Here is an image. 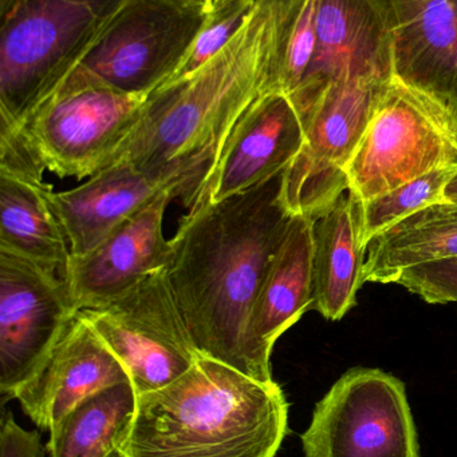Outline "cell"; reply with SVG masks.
<instances>
[{
	"label": "cell",
	"instance_id": "5b68a950",
	"mask_svg": "<svg viewBox=\"0 0 457 457\" xmlns=\"http://www.w3.org/2000/svg\"><path fill=\"white\" fill-rule=\"evenodd\" d=\"M212 10L209 0H126L70 75L149 96L176 74Z\"/></svg>",
	"mask_w": 457,
	"mask_h": 457
},
{
	"label": "cell",
	"instance_id": "ac0fdd59",
	"mask_svg": "<svg viewBox=\"0 0 457 457\" xmlns=\"http://www.w3.org/2000/svg\"><path fill=\"white\" fill-rule=\"evenodd\" d=\"M313 219L294 216L266 271L254 332L268 359L279 337L313 306Z\"/></svg>",
	"mask_w": 457,
	"mask_h": 457
},
{
	"label": "cell",
	"instance_id": "9c48e42d",
	"mask_svg": "<svg viewBox=\"0 0 457 457\" xmlns=\"http://www.w3.org/2000/svg\"><path fill=\"white\" fill-rule=\"evenodd\" d=\"M300 440L305 457H420L404 383L372 368L332 386Z\"/></svg>",
	"mask_w": 457,
	"mask_h": 457
},
{
	"label": "cell",
	"instance_id": "ffe728a7",
	"mask_svg": "<svg viewBox=\"0 0 457 457\" xmlns=\"http://www.w3.org/2000/svg\"><path fill=\"white\" fill-rule=\"evenodd\" d=\"M364 282L396 284L402 271L457 257V204H432L365 246Z\"/></svg>",
	"mask_w": 457,
	"mask_h": 457
},
{
	"label": "cell",
	"instance_id": "d4e9b609",
	"mask_svg": "<svg viewBox=\"0 0 457 457\" xmlns=\"http://www.w3.org/2000/svg\"><path fill=\"white\" fill-rule=\"evenodd\" d=\"M396 284L429 303H457V257L412 266Z\"/></svg>",
	"mask_w": 457,
	"mask_h": 457
},
{
	"label": "cell",
	"instance_id": "603a6c76",
	"mask_svg": "<svg viewBox=\"0 0 457 457\" xmlns=\"http://www.w3.org/2000/svg\"><path fill=\"white\" fill-rule=\"evenodd\" d=\"M254 3L255 0L254 2L235 3V4L225 5V7L214 8L211 15L207 19L203 29L190 47L187 58L184 59L182 66L169 82L193 74L204 64L208 63L217 53H220L235 37L236 32L241 29L247 16L254 7Z\"/></svg>",
	"mask_w": 457,
	"mask_h": 457
},
{
	"label": "cell",
	"instance_id": "5bb4252c",
	"mask_svg": "<svg viewBox=\"0 0 457 457\" xmlns=\"http://www.w3.org/2000/svg\"><path fill=\"white\" fill-rule=\"evenodd\" d=\"M171 189L118 225L98 245L70 258L66 287L75 311L106 303L149 274L168 269L173 247L164 234Z\"/></svg>",
	"mask_w": 457,
	"mask_h": 457
},
{
	"label": "cell",
	"instance_id": "4fadbf2b",
	"mask_svg": "<svg viewBox=\"0 0 457 457\" xmlns=\"http://www.w3.org/2000/svg\"><path fill=\"white\" fill-rule=\"evenodd\" d=\"M394 74L389 0H318L313 61L289 96L302 117L322 91L348 75Z\"/></svg>",
	"mask_w": 457,
	"mask_h": 457
},
{
	"label": "cell",
	"instance_id": "7a4b0ae2",
	"mask_svg": "<svg viewBox=\"0 0 457 457\" xmlns=\"http://www.w3.org/2000/svg\"><path fill=\"white\" fill-rule=\"evenodd\" d=\"M289 432V403L260 383L200 356L173 383L137 396L121 457H275Z\"/></svg>",
	"mask_w": 457,
	"mask_h": 457
},
{
	"label": "cell",
	"instance_id": "ba28073f",
	"mask_svg": "<svg viewBox=\"0 0 457 457\" xmlns=\"http://www.w3.org/2000/svg\"><path fill=\"white\" fill-rule=\"evenodd\" d=\"M389 77L341 78L300 117L305 144L284 176V203L294 216L318 219L348 192L346 170Z\"/></svg>",
	"mask_w": 457,
	"mask_h": 457
},
{
	"label": "cell",
	"instance_id": "f1b7e54d",
	"mask_svg": "<svg viewBox=\"0 0 457 457\" xmlns=\"http://www.w3.org/2000/svg\"><path fill=\"white\" fill-rule=\"evenodd\" d=\"M107 457H121V456H120V455H118L117 451H115V453H110V455H109V456H107Z\"/></svg>",
	"mask_w": 457,
	"mask_h": 457
},
{
	"label": "cell",
	"instance_id": "8fae6325",
	"mask_svg": "<svg viewBox=\"0 0 457 457\" xmlns=\"http://www.w3.org/2000/svg\"><path fill=\"white\" fill-rule=\"evenodd\" d=\"M215 158L216 154L207 153L160 169L115 162L75 189L53 190L50 201L69 239L72 254L93 249L118 225L166 190H179L188 208Z\"/></svg>",
	"mask_w": 457,
	"mask_h": 457
},
{
	"label": "cell",
	"instance_id": "7c38bea8",
	"mask_svg": "<svg viewBox=\"0 0 457 457\" xmlns=\"http://www.w3.org/2000/svg\"><path fill=\"white\" fill-rule=\"evenodd\" d=\"M305 144V128L284 94L259 96L239 118L188 212L246 192L289 168Z\"/></svg>",
	"mask_w": 457,
	"mask_h": 457
},
{
	"label": "cell",
	"instance_id": "6da1fadb",
	"mask_svg": "<svg viewBox=\"0 0 457 457\" xmlns=\"http://www.w3.org/2000/svg\"><path fill=\"white\" fill-rule=\"evenodd\" d=\"M284 171L188 212L172 238L168 266L201 356L265 384L274 383L273 370L255 336L254 312L266 271L294 219L284 203Z\"/></svg>",
	"mask_w": 457,
	"mask_h": 457
},
{
	"label": "cell",
	"instance_id": "277c9868",
	"mask_svg": "<svg viewBox=\"0 0 457 457\" xmlns=\"http://www.w3.org/2000/svg\"><path fill=\"white\" fill-rule=\"evenodd\" d=\"M457 163V107L392 74L349 163L348 190L361 201Z\"/></svg>",
	"mask_w": 457,
	"mask_h": 457
},
{
	"label": "cell",
	"instance_id": "3957f363",
	"mask_svg": "<svg viewBox=\"0 0 457 457\" xmlns=\"http://www.w3.org/2000/svg\"><path fill=\"white\" fill-rule=\"evenodd\" d=\"M126 0H0V122L21 126L88 55Z\"/></svg>",
	"mask_w": 457,
	"mask_h": 457
},
{
	"label": "cell",
	"instance_id": "83f0119b",
	"mask_svg": "<svg viewBox=\"0 0 457 457\" xmlns=\"http://www.w3.org/2000/svg\"><path fill=\"white\" fill-rule=\"evenodd\" d=\"M254 2V0H216L214 8L225 7V5L235 4V3Z\"/></svg>",
	"mask_w": 457,
	"mask_h": 457
},
{
	"label": "cell",
	"instance_id": "2e32d148",
	"mask_svg": "<svg viewBox=\"0 0 457 457\" xmlns=\"http://www.w3.org/2000/svg\"><path fill=\"white\" fill-rule=\"evenodd\" d=\"M394 74L457 107V0H389Z\"/></svg>",
	"mask_w": 457,
	"mask_h": 457
},
{
	"label": "cell",
	"instance_id": "30bf717a",
	"mask_svg": "<svg viewBox=\"0 0 457 457\" xmlns=\"http://www.w3.org/2000/svg\"><path fill=\"white\" fill-rule=\"evenodd\" d=\"M77 313L63 282L0 250V395L4 402L39 375Z\"/></svg>",
	"mask_w": 457,
	"mask_h": 457
},
{
	"label": "cell",
	"instance_id": "7402d4cb",
	"mask_svg": "<svg viewBox=\"0 0 457 457\" xmlns=\"http://www.w3.org/2000/svg\"><path fill=\"white\" fill-rule=\"evenodd\" d=\"M456 169L457 163L436 169L391 192L361 201V236L365 246L370 239L407 219L410 214L432 204L443 203V192L455 174Z\"/></svg>",
	"mask_w": 457,
	"mask_h": 457
},
{
	"label": "cell",
	"instance_id": "52a82bcc",
	"mask_svg": "<svg viewBox=\"0 0 457 457\" xmlns=\"http://www.w3.org/2000/svg\"><path fill=\"white\" fill-rule=\"evenodd\" d=\"M147 99L69 75L21 128L47 170L61 179H89L109 165Z\"/></svg>",
	"mask_w": 457,
	"mask_h": 457
},
{
	"label": "cell",
	"instance_id": "cb8c5ba5",
	"mask_svg": "<svg viewBox=\"0 0 457 457\" xmlns=\"http://www.w3.org/2000/svg\"><path fill=\"white\" fill-rule=\"evenodd\" d=\"M46 170L39 152L23 129L0 122V176L45 184Z\"/></svg>",
	"mask_w": 457,
	"mask_h": 457
},
{
	"label": "cell",
	"instance_id": "484cf974",
	"mask_svg": "<svg viewBox=\"0 0 457 457\" xmlns=\"http://www.w3.org/2000/svg\"><path fill=\"white\" fill-rule=\"evenodd\" d=\"M0 427V457H45L39 431L21 428L11 411L3 412Z\"/></svg>",
	"mask_w": 457,
	"mask_h": 457
},
{
	"label": "cell",
	"instance_id": "d6986e66",
	"mask_svg": "<svg viewBox=\"0 0 457 457\" xmlns=\"http://www.w3.org/2000/svg\"><path fill=\"white\" fill-rule=\"evenodd\" d=\"M51 192L46 182L0 176V250L35 263L66 285L72 250Z\"/></svg>",
	"mask_w": 457,
	"mask_h": 457
},
{
	"label": "cell",
	"instance_id": "8992f818",
	"mask_svg": "<svg viewBox=\"0 0 457 457\" xmlns=\"http://www.w3.org/2000/svg\"><path fill=\"white\" fill-rule=\"evenodd\" d=\"M78 313L125 368L137 396L165 388L201 356L180 311L168 269Z\"/></svg>",
	"mask_w": 457,
	"mask_h": 457
},
{
	"label": "cell",
	"instance_id": "9a60e30c",
	"mask_svg": "<svg viewBox=\"0 0 457 457\" xmlns=\"http://www.w3.org/2000/svg\"><path fill=\"white\" fill-rule=\"evenodd\" d=\"M123 383H131L125 368L77 313L39 375L13 400L38 428L50 432L83 400Z\"/></svg>",
	"mask_w": 457,
	"mask_h": 457
},
{
	"label": "cell",
	"instance_id": "e0dca14e",
	"mask_svg": "<svg viewBox=\"0 0 457 457\" xmlns=\"http://www.w3.org/2000/svg\"><path fill=\"white\" fill-rule=\"evenodd\" d=\"M361 200L345 192L314 220L313 311L338 321L354 308L364 284Z\"/></svg>",
	"mask_w": 457,
	"mask_h": 457
},
{
	"label": "cell",
	"instance_id": "44dd1931",
	"mask_svg": "<svg viewBox=\"0 0 457 457\" xmlns=\"http://www.w3.org/2000/svg\"><path fill=\"white\" fill-rule=\"evenodd\" d=\"M131 383L104 389L78 404L53 431L50 457H107L117 451L136 412Z\"/></svg>",
	"mask_w": 457,
	"mask_h": 457
},
{
	"label": "cell",
	"instance_id": "4316f807",
	"mask_svg": "<svg viewBox=\"0 0 457 457\" xmlns=\"http://www.w3.org/2000/svg\"><path fill=\"white\" fill-rule=\"evenodd\" d=\"M443 200L447 201V203L457 204V169L453 179H450L447 187H444Z\"/></svg>",
	"mask_w": 457,
	"mask_h": 457
},
{
	"label": "cell",
	"instance_id": "f546056e",
	"mask_svg": "<svg viewBox=\"0 0 457 457\" xmlns=\"http://www.w3.org/2000/svg\"><path fill=\"white\" fill-rule=\"evenodd\" d=\"M209 2H212L215 4V2H216V0H209Z\"/></svg>",
	"mask_w": 457,
	"mask_h": 457
}]
</instances>
